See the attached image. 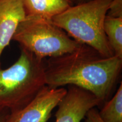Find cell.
Listing matches in <instances>:
<instances>
[{
    "instance_id": "6da1fadb",
    "label": "cell",
    "mask_w": 122,
    "mask_h": 122,
    "mask_svg": "<svg viewBox=\"0 0 122 122\" xmlns=\"http://www.w3.org/2000/svg\"><path fill=\"white\" fill-rule=\"evenodd\" d=\"M122 68V59L106 57L80 44L71 52L45 59L46 85H74L90 92L103 102L110 96Z\"/></svg>"
},
{
    "instance_id": "7a4b0ae2",
    "label": "cell",
    "mask_w": 122,
    "mask_h": 122,
    "mask_svg": "<svg viewBox=\"0 0 122 122\" xmlns=\"http://www.w3.org/2000/svg\"><path fill=\"white\" fill-rule=\"evenodd\" d=\"M45 59L21 48L13 65L0 67V111L12 113L22 109L46 86Z\"/></svg>"
},
{
    "instance_id": "3957f363",
    "label": "cell",
    "mask_w": 122,
    "mask_h": 122,
    "mask_svg": "<svg viewBox=\"0 0 122 122\" xmlns=\"http://www.w3.org/2000/svg\"><path fill=\"white\" fill-rule=\"evenodd\" d=\"M112 1L90 0L75 5L51 21L79 43L89 46L106 57H112L103 28Z\"/></svg>"
},
{
    "instance_id": "277c9868",
    "label": "cell",
    "mask_w": 122,
    "mask_h": 122,
    "mask_svg": "<svg viewBox=\"0 0 122 122\" xmlns=\"http://www.w3.org/2000/svg\"><path fill=\"white\" fill-rule=\"evenodd\" d=\"M13 40L41 59L70 53L80 44L51 19L32 15H26L21 21Z\"/></svg>"
},
{
    "instance_id": "5b68a950",
    "label": "cell",
    "mask_w": 122,
    "mask_h": 122,
    "mask_svg": "<svg viewBox=\"0 0 122 122\" xmlns=\"http://www.w3.org/2000/svg\"><path fill=\"white\" fill-rule=\"evenodd\" d=\"M64 87L46 85L22 109L10 113L5 122H48L51 113L66 94Z\"/></svg>"
},
{
    "instance_id": "8992f818",
    "label": "cell",
    "mask_w": 122,
    "mask_h": 122,
    "mask_svg": "<svg viewBox=\"0 0 122 122\" xmlns=\"http://www.w3.org/2000/svg\"><path fill=\"white\" fill-rule=\"evenodd\" d=\"M102 103L90 92L69 85L66 94L57 106L55 122H80L90 109Z\"/></svg>"
},
{
    "instance_id": "52a82bcc",
    "label": "cell",
    "mask_w": 122,
    "mask_h": 122,
    "mask_svg": "<svg viewBox=\"0 0 122 122\" xmlns=\"http://www.w3.org/2000/svg\"><path fill=\"white\" fill-rule=\"evenodd\" d=\"M25 16L23 0H0V58Z\"/></svg>"
},
{
    "instance_id": "ba28073f",
    "label": "cell",
    "mask_w": 122,
    "mask_h": 122,
    "mask_svg": "<svg viewBox=\"0 0 122 122\" xmlns=\"http://www.w3.org/2000/svg\"><path fill=\"white\" fill-rule=\"evenodd\" d=\"M26 15L51 19L73 5L71 0H23Z\"/></svg>"
},
{
    "instance_id": "9c48e42d",
    "label": "cell",
    "mask_w": 122,
    "mask_h": 122,
    "mask_svg": "<svg viewBox=\"0 0 122 122\" xmlns=\"http://www.w3.org/2000/svg\"><path fill=\"white\" fill-rule=\"evenodd\" d=\"M103 28L114 55L122 59V18H111L106 15Z\"/></svg>"
},
{
    "instance_id": "30bf717a",
    "label": "cell",
    "mask_w": 122,
    "mask_h": 122,
    "mask_svg": "<svg viewBox=\"0 0 122 122\" xmlns=\"http://www.w3.org/2000/svg\"><path fill=\"white\" fill-rule=\"evenodd\" d=\"M103 122H122V83L110 100L98 112Z\"/></svg>"
},
{
    "instance_id": "8fae6325",
    "label": "cell",
    "mask_w": 122,
    "mask_h": 122,
    "mask_svg": "<svg viewBox=\"0 0 122 122\" xmlns=\"http://www.w3.org/2000/svg\"><path fill=\"white\" fill-rule=\"evenodd\" d=\"M107 16L111 18H122V0H112Z\"/></svg>"
},
{
    "instance_id": "7c38bea8",
    "label": "cell",
    "mask_w": 122,
    "mask_h": 122,
    "mask_svg": "<svg viewBox=\"0 0 122 122\" xmlns=\"http://www.w3.org/2000/svg\"><path fill=\"white\" fill-rule=\"evenodd\" d=\"M85 118V122H103L99 115L98 111L94 107L88 111Z\"/></svg>"
},
{
    "instance_id": "4fadbf2b",
    "label": "cell",
    "mask_w": 122,
    "mask_h": 122,
    "mask_svg": "<svg viewBox=\"0 0 122 122\" xmlns=\"http://www.w3.org/2000/svg\"><path fill=\"white\" fill-rule=\"evenodd\" d=\"M71 1L73 5H75L80 4H81V3L87 2V1H89L90 0H71Z\"/></svg>"
},
{
    "instance_id": "5bb4252c",
    "label": "cell",
    "mask_w": 122,
    "mask_h": 122,
    "mask_svg": "<svg viewBox=\"0 0 122 122\" xmlns=\"http://www.w3.org/2000/svg\"><path fill=\"white\" fill-rule=\"evenodd\" d=\"M5 110H2V111H0V122H6V119L7 118V116L5 117V116L3 115V112L5 111Z\"/></svg>"
}]
</instances>
